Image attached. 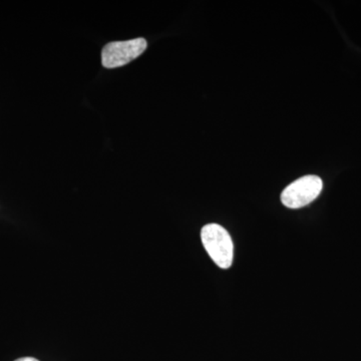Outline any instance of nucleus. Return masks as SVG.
I'll return each mask as SVG.
<instances>
[{
	"instance_id": "obj_4",
	"label": "nucleus",
	"mask_w": 361,
	"mask_h": 361,
	"mask_svg": "<svg viewBox=\"0 0 361 361\" xmlns=\"http://www.w3.org/2000/svg\"><path fill=\"white\" fill-rule=\"evenodd\" d=\"M16 361H39V360H37V358H33V357H21V358H18V360H16Z\"/></svg>"
},
{
	"instance_id": "obj_3",
	"label": "nucleus",
	"mask_w": 361,
	"mask_h": 361,
	"mask_svg": "<svg viewBox=\"0 0 361 361\" xmlns=\"http://www.w3.org/2000/svg\"><path fill=\"white\" fill-rule=\"evenodd\" d=\"M147 47L148 42L142 37L126 42H110L102 51V63L106 68H116L128 65L144 54Z\"/></svg>"
},
{
	"instance_id": "obj_1",
	"label": "nucleus",
	"mask_w": 361,
	"mask_h": 361,
	"mask_svg": "<svg viewBox=\"0 0 361 361\" xmlns=\"http://www.w3.org/2000/svg\"><path fill=\"white\" fill-rule=\"evenodd\" d=\"M202 243L215 264L222 269L231 267L234 246L227 230L218 224L204 226L201 231Z\"/></svg>"
},
{
	"instance_id": "obj_2",
	"label": "nucleus",
	"mask_w": 361,
	"mask_h": 361,
	"mask_svg": "<svg viewBox=\"0 0 361 361\" xmlns=\"http://www.w3.org/2000/svg\"><path fill=\"white\" fill-rule=\"evenodd\" d=\"M322 188V180L318 176H304L285 188L281 194L282 203L287 208H303L319 196Z\"/></svg>"
}]
</instances>
